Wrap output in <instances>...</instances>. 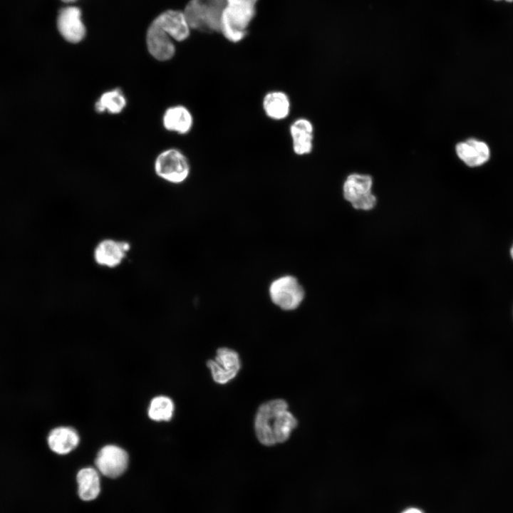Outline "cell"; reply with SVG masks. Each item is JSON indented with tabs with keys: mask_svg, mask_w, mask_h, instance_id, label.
Segmentation results:
<instances>
[{
	"mask_svg": "<svg viewBox=\"0 0 513 513\" xmlns=\"http://www.w3.org/2000/svg\"><path fill=\"white\" fill-rule=\"evenodd\" d=\"M297 425V420L288 410L287 403L276 399L263 403L258 409L254 428L259 441L266 446L289 439Z\"/></svg>",
	"mask_w": 513,
	"mask_h": 513,
	"instance_id": "6da1fadb",
	"label": "cell"
},
{
	"mask_svg": "<svg viewBox=\"0 0 513 513\" xmlns=\"http://www.w3.org/2000/svg\"><path fill=\"white\" fill-rule=\"evenodd\" d=\"M220 31L229 41L237 43L247 34V28L255 15L257 0H225Z\"/></svg>",
	"mask_w": 513,
	"mask_h": 513,
	"instance_id": "7a4b0ae2",
	"label": "cell"
},
{
	"mask_svg": "<svg viewBox=\"0 0 513 513\" xmlns=\"http://www.w3.org/2000/svg\"><path fill=\"white\" fill-rule=\"evenodd\" d=\"M225 0H190L184 15L190 28L206 33L220 31Z\"/></svg>",
	"mask_w": 513,
	"mask_h": 513,
	"instance_id": "3957f363",
	"label": "cell"
},
{
	"mask_svg": "<svg viewBox=\"0 0 513 513\" xmlns=\"http://www.w3.org/2000/svg\"><path fill=\"white\" fill-rule=\"evenodd\" d=\"M154 168L160 178L172 184L184 182L190 173L188 159L176 148H170L160 153L155 160Z\"/></svg>",
	"mask_w": 513,
	"mask_h": 513,
	"instance_id": "277c9868",
	"label": "cell"
},
{
	"mask_svg": "<svg viewBox=\"0 0 513 513\" xmlns=\"http://www.w3.org/2000/svg\"><path fill=\"white\" fill-rule=\"evenodd\" d=\"M373 179L366 174L349 175L343 185L344 199L356 209L368 211L376 204V197L372 192Z\"/></svg>",
	"mask_w": 513,
	"mask_h": 513,
	"instance_id": "5b68a950",
	"label": "cell"
},
{
	"mask_svg": "<svg viewBox=\"0 0 513 513\" xmlns=\"http://www.w3.org/2000/svg\"><path fill=\"white\" fill-rule=\"evenodd\" d=\"M269 295L272 302L279 308L291 311L296 309L304 298V290L296 278L286 275L271 284Z\"/></svg>",
	"mask_w": 513,
	"mask_h": 513,
	"instance_id": "8992f818",
	"label": "cell"
},
{
	"mask_svg": "<svg viewBox=\"0 0 513 513\" xmlns=\"http://www.w3.org/2000/svg\"><path fill=\"white\" fill-rule=\"evenodd\" d=\"M130 244L125 240L105 238L100 240L93 251L94 262L106 269L119 267L130 251Z\"/></svg>",
	"mask_w": 513,
	"mask_h": 513,
	"instance_id": "52a82bcc",
	"label": "cell"
},
{
	"mask_svg": "<svg viewBox=\"0 0 513 513\" xmlns=\"http://www.w3.org/2000/svg\"><path fill=\"white\" fill-rule=\"evenodd\" d=\"M210 369L213 380L219 384H225L237 375L241 363L239 354L228 348H220L217 351L214 359L207 363Z\"/></svg>",
	"mask_w": 513,
	"mask_h": 513,
	"instance_id": "ba28073f",
	"label": "cell"
},
{
	"mask_svg": "<svg viewBox=\"0 0 513 513\" xmlns=\"http://www.w3.org/2000/svg\"><path fill=\"white\" fill-rule=\"evenodd\" d=\"M129 462L127 452L114 445L104 446L98 452L95 463L99 472L107 477L117 478L126 470Z\"/></svg>",
	"mask_w": 513,
	"mask_h": 513,
	"instance_id": "9c48e42d",
	"label": "cell"
},
{
	"mask_svg": "<svg viewBox=\"0 0 513 513\" xmlns=\"http://www.w3.org/2000/svg\"><path fill=\"white\" fill-rule=\"evenodd\" d=\"M57 27L63 38L72 43L83 39L86 27L81 21V11L76 6H67L59 11Z\"/></svg>",
	"mask_w": 513,
	"mask_h": 513,
	"instance_id": "30bf717a",
	"label": "cell"
},
{
	"mask_svg": "<svg viewBox=\"0 0 513 513\" xmlns=\"http://www.w3.org/2000/svg\"><path fill=\"white\" fill-rule=\"evenodd\" d=\"M289 134L292 150L295 155L304 156L310 154L314 148V127L306 118L295 119L290 124Z\"/></svg>",
	"mask_w": 513,
	"mask_h": 513,
	"instance_id": "8fae6325",
	"label": "cell"
},
{
	"mask_svg": "<svg viewBox=\"0 0 513 513\" xmlns=\"http://www.w3.org/2000/svg\"><path fill=\"white\" fill-rule=\"evenodd\" d=\"M146 43L150 53L158 61L170 60L175 55V48L170 36L155 21L147 29Z\"/></svg>",
	"mask_w": 513,
	"mask_h": 513,
	"instance_id": "7c38bea8",
	"label": "cell"
},
{
	"mask_svg": "<svg viewBox=\"0 0 513 513\" xmlns=\"http://www.w3.org/2000/svg\"><path fill=\"white\" fill-rule=\"evenodd\" d=\"M262 109L268 118L280 121L289 117L291 110V102L286 92L279 90H271L263 97Z\"/></svg>",
	"mask_w": 513,
	"mask_h": 513,
	"instance_id": "4fadbf2b",
	"label": "cell"
},
{
	"mask_svg": "<svg viewBox=\"0 0 513 513\" xmlns=\"http://www.w3.org/2000/svg\"><path fill=\"white\" fill-rule=\"evenodd\" d=\"M154 21L177 41L185 40L190 35V28L183 11L167 10L160 14Z\"/></svg>",
	"mask_w": 513,
	"mask_h": 513,
	"instance_id": "5bb4252c",
	"label": "cell"
},
{
	"mask_svg": "<svg viewBox=\"0 0 513 513\" xmlns=\"http://www.w3.org/2000/svg\"><path fill=\"white\" fill-rule=\"evenodd\" d=\"M455 150L459 158L470 167L481 165L489 158L487 145L474 138L457 143Z\"/></svg>",
	"mask_w": 513,
	"mask_h": 513,
	"instance_id": "9a60e30c",
	"label": "cell"
},
{
	"mask_svg": "<svg viewBox=\"0 0 513 513\" xmlns=\"http://www.w3.org/2000/svg\"><path fill=\"white\" fill-rule=\"evenodd\" d=\"M162 123L167 130L185 135L192 130L194 118L187 107L177 105L170 107L165 110Z\"/></svg>",
	"mask_w": 513,
	"mask_h": 513,
	"instance_id": "2e32d148",
	"label": "cell"
},
{
	"mask_svg": "<svg viewBox=\"0 0 513 513\" xmlns=\"http://www.w3.org/2000/svg\"><path fill=\"white\" fill-rule=\"evenodd\" d=\"M80 437L78 432L70 427H58L48 434L47 442L50 450L58 455H66L78 445Z\"/></svg>",
	"mask_w": 513,
	"mask_h": 513,
	"instance_id": "e0dca14e",
	"label": "cell"
},
{
	"mask_svg": "<svg viewBox=\"0 0 513 513\" xmlns=\"http://www.w3.org/2000/svg\"><path fill=\"white\" fill-rule=\"evenodd\" d=\"M78 493L83 501H91L98 497L100 492V481L98 472L93 467H85L79 470L76 476Z\"/></svg>",
	"mask_w": 513,
	"mask_h": 513,
	"instance_id": "ac0fdd59",
	"label": "cell"
},
{
	"mask_svg": "<svg viewBox=\"0 0 513 513\" xmlns=\"http://www.w3.org/2000/svg\"><path fill=\"white\" fill-rule=\"evenodd\" d=\"M126 106V98L119 88L103 93L95 104L98 113L105 111L111 114H118Z\"/></svg>",
	"mask_w": 513,
	"mask_h": 513,
	"instance_id": "d6986e66",
	"label": "cell"
},
{
	"mask_svg": "<svg viewBox=\"0 0 513 513\" xmlns=\"http://www.w3.org/2000/svg\"><path fill=\"white\" fill-rule=\"evenodd\" d=\"M174 403L172 400L164 395L154 398L148 408V416L155 421H168L173 415Z\"/></svg>",
	"mask_w": 513,
	"mask_h": 513,
	"instance_id": "ffe728a7",
	"label": "cell"
},
{
	"mask_svg": "<svg viewBox=\"0 0 513 513\" xmlns=\"http://www.w3.org/2000/svg\"><path fill=\"white\" fill-rule=\"evenodd\" d=\"M403 513H423L420 509L416 508H410L406 509Z\"/></svg>",
	"mask_w": 513,
	"mask_h": 513,
	"instance_id": "44dd1931",
	"label": "cell"
},
{
	"mask_svg": "<svg viewBox=\"0 0 513 513\" xmlns=\"http://www.w3.org/2000/svg\"><path fill=\"white\" fill-rule=\"evenodd\" d=\"M61 1H63V2H65V3H69V2H73V1H77V0H61Z\"/></svg>",
	"mask_w": 513,
	"mask_h": 513,
	"instance_id": "7402d4cb",
	"label": "cell"
},
{
	"mask_svg": "<svg viewBox=\"0 0 513 513\" xmlns=\"http://www.w3.org/2000/svg\"><path fill=\"white\" fill-rule=\"evenodd\" d=\"M510 254H511L512 258L513 259V245H512V248H511Z\"/></svg>",
	"mask_w": 513,
	"mask_h": 513,
	"instance_id": "603a6c76",
	"label": "cell"
},
{
	"mask_svg": "<svg viewBox=\"0 0 513 513\" xmlns=\"http://www.w3.org/2000/svg\"><path fill=\"white\" fill-rule=\"evenodd\" d=\"M494 1H502V0H494ZM504 1H507V2H512V1H513V0H504Z\"/></svg>",
	"mask_w": 513,
	"mask_h": 513,
	"instance_id": "cb8c5ba5",
	"label": "cell"
}]
</instances>
